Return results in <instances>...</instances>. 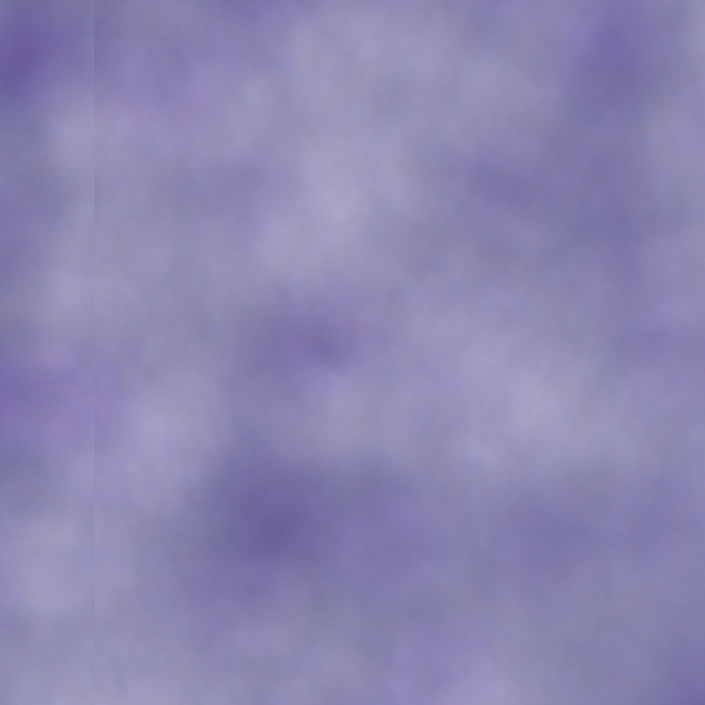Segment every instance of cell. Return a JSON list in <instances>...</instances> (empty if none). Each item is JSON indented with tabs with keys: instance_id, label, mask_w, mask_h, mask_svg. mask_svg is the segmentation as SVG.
<instances>
[{
	"instance_id": "1",
	"label": "cell",
	"mask_w": 705,
	"mask_h": 705,
	"mask_svg": "<svg viewBox=\"0 0 705 705\" xmlns=\"http://www.w3.org/2000/svg\"><path fill=\"white\" fill-rule=\"evenodd\" d=\"M0 492L2 506L11 514H25L44 503L49 483L43 465L21 452L1 455Z\"/></svg>"
},
{
	"instance_id": "2",
	"label": "cell",
	"mask_w": 705,
	"mask_h": 705,
	"mask_svg": "<svg viewBox=\"0 0 705 705\" xmlns=\"http://www.w3.org/2000/svg\"><path fill=\"white\" fill-rule=\"evenodd\" d=\"M454 446L460 454L481 465L491 467L498 463L493 449L477 439L461 438L455 441Z\"/></svg>"
}]
</instances>
